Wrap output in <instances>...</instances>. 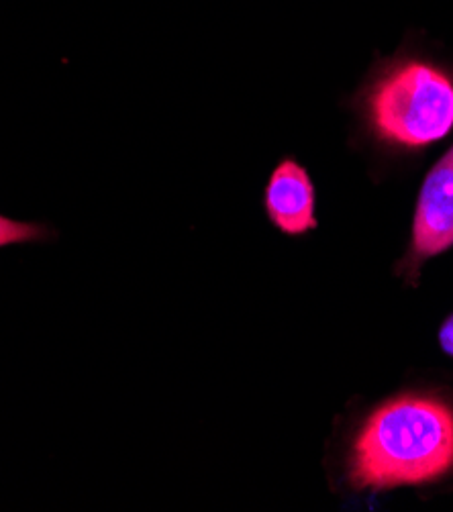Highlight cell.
<instances>
[{
	"label": "cell",
	"instance_id": "7a4b0ae2",
	"mask_svg": "<svg viewBox=\"0 0 453 512\" xmlns=\"http://www.w3.org/2000/svg\"><path fill=\"white\" fill-rule=\"evenodd\" d=\"M339 474L354 492L427 488L453 474V404L402 390L362 413L343 435Z\"/></svg>",
	"mask_w": 453,
	"mask_h": 512
},
{
	"label": "cell",
	"instance_id": "3957f363",
	"mask_svg": "<svg viewBox=\"0 0 453 512\" xmlns=\"http://www.w3.org/2000/svg\"><path fill=\"white\" fill-rule=\"evenodd\" d=\"M453 247V145L425 174L413 207L405 255L394 276L417 286L425 264Z\"/></svg>",
	"mask_w": 453,
	"mask_h": 512
},
{
	"label": "cell",
	"instance_id": "277c9868",
	"mask_svg": "<svg viewBox=\"0 0 453 512\" xmlns=\"http://www.w3.org/2000/svg\"><path fill=\"white\" fill-rule=\"evenodd\" d=\"M262 209L268 223L286 237L300 239L319 229L315 180L292 153L272 168L262 192Z\"/></svg>",
	"mask_w": 453,
	"mask_h": 512
},
{
	"label": "cell",
	"instance_id": "6da1fadb",
	"mask_svg": "<svg viewBox=\"0 0 453 512\" xmlns=\"http://www.w3.org/2000/svg\"><path fill=\"white\" fill-rule=\"evenodd\" d=\"M341 107L349 115V147L382 180L453 133V64L427 47L423 33L409 31L390 56L374 54Z\"/></svg>",
	"mask_w": 453,
	"mask_h": 512
},
{
	"label": "cell",
	"instance_id": "5b68a950",
	"mask_svg": "<svg viewBox=\"0 0 453 512\" xmlns=\"http://www.w3.org/2000/svg\"><path fill=\"white\" fill-rule=\"evenodd\" d=\"M60 233L43 221H19L0 213V249L27 243H54Z\"/></svg>",
	"mask_w": 453,
	"mask_h": 512
},
{
	"label": "cell",
	"instance_id": "8992f818",
	"mask_svg": "<svg viewBox=\"0 0 453 512\" xmlns=\"http://www.w3.org/2000/svg\"><path fill=\"white\" fill-rule=\"evenodd\" d=\"M437 343L439 349L453 360V313L443 319V323L437 329Z\"/></svg>",
	"mask_w": 453,
	"mask_h": 512
}]
</instances>
